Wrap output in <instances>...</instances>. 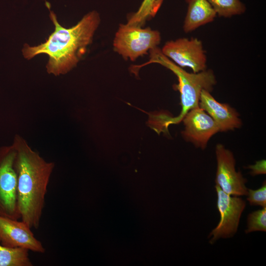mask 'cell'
I'll use <instances>...</instances> for the list:
<instances>
[{"mask_svg": "<svg viewBox=\"0 0 266 266\" xmlns=\"http://www.w3.org/2000/svg\"><path fill=\"white\" fill-rule=\"evenodd\" d=\"M50 17L55 26L54 31L39 45L31 46L25 44L22 52L28 60L39 54H47L49 58L47 72L59 76L76 66L86 53L100 23V17L97 12L92 11L74 26L66 28L59 23L53 12L50 11Z\"/></svg>", "mask_w": 266, "mask_h": 266, "instance_id": "cell-1", "label": "cell"}, {"mask_svg": "<svg viewBox=\"0 0 266 266\" xmlns=\"http://www.w3.org/2000/svg\"><path fill=\"white\" fill-rule=\"evenodd\" d=\"M13 145L16 153L15 167L20 218L31 229H37L55 164L45 160L19 135L15 136Z\"/></svg>", "mask_w": 266, "mask_h": 266, "instance_id": "cell-2", "label": "cell"}, {"mask_svg": "<svg viewBox=\"0 0 266 266\" xmlns=\"http://www.w3.org/2000/svg\"><path fill=\"white\" fill-rule=\"evenodd\" d=\"M149 52V61L141 65L133 66L132 72L136 74L143 66L152 63L159 64L176 75L178 83L174 84L173 87L180 94L181 111L176 117H171L162 112L149 113L148 126L160 133L161 132L167 131L170 125L180 123L190 110L199 107L202 90L211 92L217 81L211 69H205L198 73H189L163 55L158 47L151 49Z\"/></svg>", "mask_w": 266, "mask_h": 266, "instance_id": "cell-3", "label": "cell"}, {"mask_svg": "<svg viewBox=\"0 0 266 266\" xmlns=\"http://www.w3.org/2000/svg\"><path fill=\"white\" fill-rule=\"evenodd\" d=\"M161 40V34L150 28L121 24L113 40L115 51L125 59L135 61L139 56L157 47Z\"/></svg>", "mask_w": 266, "mask_h": 266, "instance_id": "cell-4", "label": "cell"}, {"mask_svg": "<svg viewBox=\"0 0 266 266\" xmlns=\"http://www.w3.org/2000/svg\"><path fill=\"white\" fill-rule=\"evenodd\" d=\"M16 153L13 145L0 149V216L19 219Z\"/></svg>", "mask_w": 266, "mask_h": 266, "instance_id": "cell-5", "label": "cell"}, {"mask_svg": "<svg viewBox=\"0 0 266 266\" xmlns=\"http://www.w3.org/2000/svg\"><path fill=\"white\" fill-rule=\"evenodd\" d=\"M217 196V208L220 220L208 235L209 242L213 244L220 238L233 237L237 231L241 214L246 207V201L238 196L230 195L217 185L215 186Z\"/></svg>", "mask_w": 266, "mask_h": 266, "instance_id": "cell-6", "label": "cell"}, {"mask_svg": "<svg viewBox=\"0 0 266 266\" xmlns=\"http://www.w3.org/2000/svg\"><path fill=\"white\" fill-rule=\"evenodd\" d=\"M162 53L176 65L190 68L194 73L206 69L207 58L201 41L197 38H180L166 42Z\"/></svg>", "mask_w": 266, "mask_h": 266, "instance_id": "cell-7", "label": "cell"}, {"mask_svg": "<svg viewBox=\"0 0 266 266\" xmlns=\"http://www.w3.org/2000/svg\"><path fill=\"white\" fill-rule=\"evenodd\" d=\"M217 169L215 182L224 192L234 196H246L247 180L235 170L233 153L222 144L216 146Z\"/></svg>", "mask_w": 266, "mask_h": 266, "instance_id": "cell-8", "label": "cell"}, {"mask_svg": "<svg viewBox=\"0 0 266 266\" xmlns=\"http://www.w3.org/2000/svg\"><path fill=\"white\" fill-rule=\"evenodd\" d=\"M0 244L8 247H22L36 253L45 249L24 221L0 216Z\"/></svg>", "mask_w": 266, "mask_h": 266, "instance_id": "cell-9", "label": "cell"}, {"mask_svg": "<svg viewBox=\"0 0 266 266\" xmlns=\"http://www.w3.org/2000/svg\"><path fill=\"white\" fill-rule=\"evenodd\" d=\"M182 121L184 125L181 132L183 137L202 149L206 148L210 138L219 132L213 119L199 106L190 110Z\"/></svg>", "mask_w": 266, "mask_h": 266, "instance_id": "cell-10", "label": "cell"}, {"mask_svg": "<svg viewBox=\"0 0 266 266\" xmlns=\"http://www.w3.org/2000/svg\"><path fill=\"white\" fill-rule=\"evenodd\" d=\"M199 106L213 119L218 126L219 132L233 130L242 125L236 110L227 103L218 102L207 90L201 92Z\"/></svg>", "mask_w": 266, "mask_h": 266, "instance_id": "cell-11", "label": "cell"}, {"mask_svg": "<svg viewBox=\"0 0 266 266\" xmlns=\"http://www.w3.org/2000/svg\"><path fill=\"white\" fill-rule=\"evenodd\" d=\"M188 10L183 24V30L189 33L212 22L216 13L207 0H185Z\"/></svg>", "mask_w": 266, "mask_h": 266, "instance_id": "cell-12", "label": "cell"}, {"mask_svg": "<svg viewBox=\"0 0 266 266\" xmlns=\"http://www.w3.org/2000/svg\"><path fill=\"white\" fill-rule=\"evenodd\" d=\"M29 250L22 247H8L0 244V266H33Z\"/></svg>", "mask_w": 266, "mask_h": 266, "instance_id": "cell-13", "label": "cell"}, {"mask_svg": "<svg viewBox=\"0 0 266 266\" xmlns=\"http://www.w3.org/2000/svg\"><path fill=\"white\" fill-rule=\"evenodd\" d=\"M163 0H143L136 12L133 14L127 24L141 26L155 16L161 7Z\"/></svg>", "mask_w": 266, "mask_h": 266, "instance_id": "cell-14", "label": "cell"}, {"mask_svg": "<svg viewBox=\"0 0 266 266\" xmlns=\"http://www.w3.org/2000/svg\"><path fill=\"white\" fill-rule=\"evenodd\" d=\"M219 16L231 17L243 13L245 6L239 0H207Z\"/></svg>", "mask_w": 266, "mask_h": 266, "instance_id": "cell-15", "label": "cell"}, {"mask_svg": "<svg viewBox=\"0 0 266 266\" xmlns=\"http://www.w3.org/2000/svg\"><path fill=\"white\" fill-rule=\"evenodd\" d=\"M257 231L266 232V207L254 211L248 215L245 233Z\"/></svg>", "mask_w": 266, "mask_h": 266, "instance_id": "cell-16", "label": "cell"}, {"mask_svg": "<svg viewBox=\"0 0 266 266\" xmlns=\"http://www.w3.org/2000/svg\"><path fill=\"white\" fill-rule=\"evenodd\" d=\"M247 200L250 205L266 207V183L264 181L262 186L258 189H248Z\"/></svg>", "mask_w": 266, "mask_h": 266, "instance_id": "cell-17", "label": "cell"}, {"mask_svg": "<svg viewBox=\"0 0 266 266\" xmlns=\"http://www.w3.org/2000/svg\"><path fill=\"white\" fill-rule=\"evenodd\" d=\"M246 168L250 169V174L252 176H256L266 173V161L263 159L256 161L253 165H249Z\"/></svg>", "mask_w": 266, "mask_h": 266, "instance_id": "cell-18", "label": "cell"}]
</instances>
